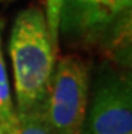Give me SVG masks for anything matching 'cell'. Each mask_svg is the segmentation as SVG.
<instances>
[{
	"mask_svg": "<svg viewBox=\"0 0 132 134\" xmlns=\"http://www.w3.org/2000/svg\"><path fill=\"white\" fill-rule=\"evenodd\" d=\"M132 0H62L58 38L129 64Z\"/></svg>",
	"mask_w": 132,
	"mask_h": 134,
	"instance_id": "1",
	"label": "cell"
},
{
	"mask_svg": "<svg viewBox=\"0 0 132 134\" xmlns=\"http://www.w3.org/2000/svg\"><path fill=\"white\" fill-rule=\"evenodd\" d=\"M8 50L14 72L16 113H26L46 100L57 62L45 12L28 7L19 12L11 29Z\"/></svg>",
	"mask_w": 132,
	"mask_h": 134,
	"instance_id": "2",
	"label": "cell"
},
{
	"mask_svg": "<svg viewBox=\"0 0 132 134\" xmlns=\"http://www.w3.org/2000/svg\"><path fill=\"white\" fill-rule=\"evenodd\" d=\"M90 88L89 68L74 56L55 62L46 95V113L55 134H81Z\"/></svg>",
	"mask_w": 132,
	"mask_h": 134,
	"instance_id": "3",
	"label": "cell"
},
{
	"mask_svg": "<svg viewBox=\"0 0 132 134\" xmlns=\"http://www.w3.org/2000/svg\"><path fill=\"white\" fill-rule=\"evenodd\" d=\"M81 134H132L131 79L104 70L89 93Z\"/></svg>",
	"mask_w": 132,
	"mask_h": 134,
	"instance_id": "4",
	"label": "cell"
},
{
	"mask_svg": "<svg viewBox=\"0 0 132 134\" xmlns=\"http://www.w3.org/2000/svg\"><path fill=\"white\" fill-rule=\"evenodd\" d=\"M3 30L4 22L0 19V134H12L18 125V115L11 96L8 73L3 54Z\"/></svg>",
	"mask_w": 132,
	"mask_h": 134,
	"instance_id": "5",
	"label": "cell"
},
{
	"mask_svg": "<svg viewBox=\"0 0 132 134\" xmlns=\"http://www.w3.org/2000/svg\"><path fill=\"white\" fill-rule=\"evenodd\" d=\"M18 125L12 134H55L46 113V100L26 113H16Z\"/></svg>",
	"mask_w": 132,
	"mask_h": 134,
	"instance_id": "6",
	"label": "cell"
},
{
	"mask_svg": "<svg viewBox=\"0 0 132 134\" xmlns=\"http://www.w3.org/2000/svg\"><path fill=\"white\" fill-rule=\"evenodd\" d=\"M62 0H46V10L45 14L50 19H57L61 12Z\"/></svg>",
	"mask_w": 132,
	"mask_h": 134,
	"instance_id": "7",
	"label": "cell"
},
{
	"mask_svg": "<svg viewBox=\"0 0 132 134\" xmlns=\"http://www.w3.org/2000/svg\"><path fill=\"white\" fill-rule=\"evenodd\" d=\"M15 2V0H0V5H3V4H8V3H12Z\"/></svg>",
	"mask_w": 132,
	"mask_h": 134,
	"instance_id": "8",
	"label": "cell"
}]
</instances>
